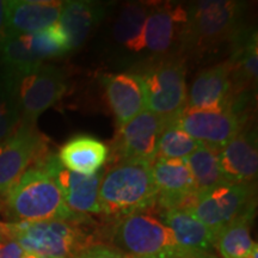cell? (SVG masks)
<instances>
[{
	"instance_id": "cell-1",
	"label": "cell",
	"mask_w": 258,
	"mask_h": 258,
	"mask_svg": "<svg viewBox=\"0 0 258 258\" xmlns=\"http://www.w3.org/2000/svg\"><path fill=\"white\" fill-rule=\"evenodd\" d=\"M246 4L233 0H205L186 6L179 56L199 59L231 46L245 29ZM186 61V60H185Z\"/></svg>"
},
{
	"instance_id": "cell-2",
	"label": "cell",
	"mask_w": 258,
	"mask_h": 258,
	"mask_svg": "<svg viewBox=\"0 0 258 258\" xmlns=\"http://www.w3.org/2000/svg\"><path fill=\"white\" fill-rule=\"evenodd\" d=\"M151 166L144 161H117L104 170L98 191L102 214L118 220L153 208L158 190Z\"/></svg>"
},
{
	"instance_id": "cell-3",
	"label": "cell",
	"mask_w": 258,
	"mask_h": 258,
	"mask_svg": "<svg viewBox=\"0 0 258 258\" xmlns=\"http://www.w3.org/2000/svg\"><path fill=\"white\" fill-rule=\"evenodd\" d=\"M5 195L10 214L17 221L86 219L67 207L55 180L37 164H32Z\"/></svg>"
},
{
	"instance_id": "cell-4",
	"label": "cell",
	"mask_w": 258,
	"mask_h": 258,
	"mask_svg": "<svg viewBox=\"0 0 258 258\" xmlns=\"http://www.w3.org/2000/svg\"><path fill=\"white\" fill-rule=\"evenodd\" d=\"M116 249L140 258H218L185 249L159 217L140 212L118 219L114 230Z\"/></svg>"
},
{
	"instance_id": "cell-5",
	"label": "cell",
	"mask_w": 258,
	"mask_h": 258,
	"mask_svg": "<svg viewBox=\"0 0 258 258\" xmlns=\"http://www.w3.org/2000/svg\"><path fill=\"white\" fill-rule=\"evenodd\" d=\"M84 221L43 220L6 224L9 237L21 245L25 253L47 258H76L93 246L92 235Z\"/></svg>"
},
{
	"instance_id": "cell-6",
	"label": "cell",
	"mask_w": 258,
	"mask_h": 258,
	"mask_svg": "<svg viewBox=\"0 0 258 258\" xmlns=\"http://www.w3.org/2000/svg\"><path fill=\"white\" fill-rule=\"evenodd\" d=\"M256 209L254 183L224 182L196 194L185 211L218 234L230 222L246 212Z\"/></svg>"
},
{
	"instance_id": "cell-7",
	"label": "cell",
	"mask_w": 258,
	"mask_h": 258,
	"mask_svg": "<svg viewBox=\"0 0 258 258\" xmlns=\"http://www.w3.org/2000/svg\"><path fill=\"white\" fill-rule=\"evenodd\" d=\"M186 61L180 56L157 59L140 74L148 111L171 120L186 106Z\"/></svg>"
},
{
	"instance_id": "cell-8",
	"label": "cell",
	"mask_w": 258,
	"mask_h": 258,
	"mask_svg": "<svg viewBox=\"0 0 258 258\" xmlns=\"http://www.w3.org/2000/svg\"><path fill=\"white\" fill-rule=\"evenodd\" d=\"M21 122L35 124L38 116L55 105L67 90L62 70L43 63L34 72L16 78Z\"/></svg>"
},
{
	"instance_id": "cell-9",
	"label": "cell",
	"mask_w": 258,
	"mask_h": 258,
	"mask_svg": "<svg viewBox=\"0 0 258 258\" xmlns=\"http://www.w3.org/2000/svg\"><path fill=\"white\" fill-rule=\"evenodd\" d=\"M34 164L40 165L53 177L62 194L63 201L71 211L82 217L89 214H102L99 206V184L104 167L92 176H84L64 169L57 154L47 152Z\"/></svg>"
},
{
	"instance_id": "cell-10",
	"label": "cell",
	"mask_w": 258,
	"mask_h": 258,
	"mask_svg": "<svg viewBox=\"0 0 258 258\" xmlns=\"http://www.w3.org/2000/svg\"><path fill=\"white\" fill-rule=\"evenodd\" d=\"M167 120L147 109L132 121L118 128L114 145L112 160L144 161L153 164L158 156V144Z\"/></svg>"
},
{
	"instance_id": "cell-11",
	"label": "cell",
	"mask_w": 258,
	"mask_h": 258,
	"mask_svg": "<svg viewBox=\"0 0 258 258\" xmlns=\"http://www.w3.org/2000/svg\"><path fill=\"white\" fill-rule=\"evenodd\" d=\"M171 120L201 145L218 151L244 128L243 115L231 108L200 110L185 106Z\"/></svg>"
},
{
	"instance_id": "cell-12",
	"label": "cell",
	"mask_w": 258,
	"mask_h": 258,
	"mask_svg": "<svg viewBox=\"0 0 258 258\" xmlns=\"http://www.w3.org/2000/svg\"><path fill=\"white\" fill-rule=\"evenodd\" d=\"M46 153L43 135L35 124L21 122L17 131L0 143V195H5L19 177Z\"/></svg>"
},
{
	"instance_id": "cell-13",
	"label": "cell",
	"mask_w": 258,
	"mask_h": 258,
	"mask_svg": "<svg viewBox=\"0 0 258 258\" xmlns=\"http://www.w3.org/2000/svg\"><path fill=\"white\" fill-rule=\"evenodd\" d=\"M186 5L151 6L144 30V47L157 59L179 56Z\"/></svg>"
},
{
	"instance_id": "cell-14",
	"label": "cell",
	"mask_w": 258,
	"mask_h": 258,
	"mask_svg": "<svg viewBox=\"0 0 258 258\" xmlns=\"http://www.w3.org/2000/svg\"><path fill=\"white\" fill-rule=\"evenodd\" d=\"M151 170L158 190L156 206L160 211L188 207L198 188L185 160L157 158Z\"/></svg>"
},
{
	"instance_id": "cell-15",
	"label": "cell",
	"mask_w": 258,
	"mask_h": 258,
	"mask_svg": "<svg viewBox=\"0 0 258 258\" xmlns=\"http://www.w3.org/2000/svg\"><path fill=\"white\" fill-rule=\"evenodd\" d=\"M238 103L227 61L203 70L192 82L186 106L200 110L234 109Z\"/></svg>"
},
{
	"instance_id": "cell-16",
	"label": "cell",
	"mask_w": 258,
	"mask_h": 258,
	"mask_svg": "<svg viewBox=\"0 0 258 258\" xmlns=\"http://www.w3.org/2000/svg\"><path fill=\"white\" fill-rule=\"evenodd\" d=\"M222 176L230 183H254L258 172L256 132L241 129L219 150Z\"/></svg>"
},
{
	"instance_id": "cell-17",
	"label": "cell",
	"mask_w": 258,
	"mask_h": 258,
	"mask_svg": "<svg viewBox=\"0 0 258 258\" xmlns=\"http://www.w3.org/2000/svg\"><path fill=\"white\" fill-rule=\"evenodd\" d=\"M64 2L10 0L6 2L9 36L35 34L57 23Z\"/></svg>"
},
{
	"instance_id": "cell-18",
	"label": "cell",
	"mask_w": 258,
	"mask_h": 258,
	"mask_svg": "<svg viewBox=\"0 0 258 258\" xmlns=\"http://www.w3.org/2000/svg\"><path fill=\"white\" fill-rule=\"evenodd\" d=\"M104 86L118 128L146 110L144 83L139 73L111 74L104 79Z\"/></svg>"
},
{
	"instance_id": "cell-19",
	"label": "cell",
	"mask_w": 258,
	"mask_h": 258,
	"mask_svg": "<svg viewBox=\"0 0 258 258\" xmlns=\"http://www.w3.org/2000/svg\"><path fill=\"white\" fill-rule=\"evenodd\" d=\"M105 15L106 6L101 3L86 0L64 2L57 24L67 38L70 50L77 49L84 44Z\"/></svg>"
},
{
	"instance_id": "cell-20",
	"label": "cell",
	"mask_w": 258,
	"mask_h": 258,
	"mask_svg": "<svg viewBox=\"0 0 258 258\" xmlns=\"http://www.w3.org/2000/svg\"><path fill=\"white\" fill-rule=\"evenodd\" d=\"M57 158L64 169L79 175L92 176L108 161L109 147L91 135H78L61 146Z\"/></svg>"
},
{
	"instance_id": "cell-21",
	"label": "cell",
	"mask_w": 258,
	"mask_h": 258,
	"mask_svg": "<svg viewBox=\"0 0 258 258\" xmlns=\"http://www.w3.org/2000/svg\"><path fill=\"white\" fill-rule=\"evenodd\" d=\"M158 217L170 228L176 240L183 247L213 254L217 235L188 211L180 208L164 209L160 211Z\"/></svg>"
},
{
	"instance_id": "cell-22",
	"label": "cell",
	"mask_w": 258,
	"mask_h": 258,
	"mask_svg": "<svg viewBox=\"0 0 258 258\" xmlns=\"http://www.w3.org/2000/svg\"><path fill=\"white\" fill-rule=\"evenodd\" d=\"M233 53L230 64L231 79L234 93H244L245 90L253 89L257 82V34L252 28H246L232 44Z\"/></svg>"
},
{
	"instance_id": "cell-23",
	"label": "cell",
	"mask_w": 258,
	"mask_h": 258,
	"mask_svg": "<svg viewBox=\"0 0 258 258\" xmlns=\"http://www.w3.org/2000/svg\"><path fill=\"white\" fill-rule=\"evenodd\" d=\"M151 6L143 3H131L121 9L112 27L115 43L131 54L145 50V22Z\"/></svg>"
},
{
	"instance_id": "cell-24",
	"label": "cell",
	"mask_w": 258,
	"mask_h": 258,
	"mask_svg": "<svg viewBox=\"0 0 258 258\" xmlns=\"http://www.w3.org/2000/svg\"><path fill=\"white\" fill-rule=\"evenodd\" d=\"M254 209L234 219L217 237L215 250L222 258H247L256 246L251 238Z\"/></svg>"
},
{
	"instance_id": "cell-25",
	"label": "cell",
	"mask_w": 258,
	"mask_h": 258,
	"mask_svg": "<svg viewBox=\"0 0 258 258\" xmlns=\"http://www.w3.org/2000/svg\"><path fill=\"white\" fill-rule=\"evenodd\" d=\"M184 160L195 180L198 192L226 182L219 161V151L215 148L201 145Z\"/></svg>"
},
{
	"instance_id": "cell-26",
	"label": "cell",
	"mask_w": 258,
	"mask_h": 258,
	"mask_svg": "<svg viewBox=\"0 0 258 258\" xmlns=\"http://www.w3.org/2000/svg\"><path fill=\"white\" fill-rule=\"evenodd\" d=\"M21 124L16 77L0 70V143L17 131Z\"/></svg>"
},
{
	"instance_id": "cell-27",
	"label": "cell",
	"mask_w": 258,
	"mask_h": 258,
	"mask_svg": "<svg viewBox=\"0 0 258 258\" xmlns=\"http://www.w3.org/2000/svg\"><path fill=\"white\" fill-rule=\"evenodd\" d=\"M201 146L172 120H167L158 144L157 158L164 159H186Z\"/></svg>"
},
{
	"instance_id": "cell-28",
	"label": "cell",
	"mask_w": 258,
	"mask_h": 258,
	"mask_svg": "<svg viewBox=\"0 0 258 258\" xmlns=\"http://www.w3.org/2000/svg\"><path fill=\"white\" fill-rule=\"evenodd\" d=\"M76 258H128L125 254L116 247L106 246V245H93Z\"/></svg>"
},
{
	"instance_id": "cell-29",
	"label": "cell",
	"mask_w": 258,
	"mask_h": 258,
	"mask_svg": "<svg viewBox=\"0 0 258 258\" xmlns=\"http://www.w3.org/2000/svg\"><path fill=\"white\" fill-rule=\"evenodd\" d=\"M24 253L21 245L12 238L0 240V258H22Z\"/></svg>"
},
{
	"instance_id": "cell-30",
	"label": "cell",
	"mask_w": 258,
	"mask_h": 258,
	"mask_svg": "<svg viewBox=\"0 0 258 258\" xmlns=\"http://www.w3.org/2000/svg\"><path fill=\"white\" fill-rule=\"evenodd\" d=\"M9 37L8 23H6V2L0 0V43Z\"/></svg>"
},
{
	"instance_id": "cell-31",
	"label": "cell",
	"mask_w": 258,
	"mask_h": 258,
	"mask_svg": "<svg viewBox=\"0 0 258 258\" xmlns=\"http://www.w3.org/2000/svg\"><path fill=\"white\" fill-rule=\"evenodd\" d=\"M5 238H10L8 233V227H6V224L0 221V240L5 239Z\"/></svg>"
},
{
	"instance_id": "cell-32",
	"label": "cell",
	"mask_w": 258,
	"mask_h": 258,
	"mask_svg": "<svg viewBox=\"0 0 258 258\" xmlns=\"http://www.w3.org/2000/svg\"><path fill=\"white\" fill-rule=\"evenodd\" d=\"M22 258H47V257L40 256V254H35V253H24V256Z\"/></svg>"
},
{
	"instance_id": "cell-33",
	"label": "cell",
	"mask_w": 258,
	"mask_h": 258,
	"mask_svg": "<svg viewBox=\"0 0 258 258\" xmlns=\"http://www.w3.org/2000/svg\"><path fill=\"white\" fill-rule=\"evenodd\" d=\"M128 258H140V257H133V256H128Z\"/></svg>"
},
{
	"instance_id": "cell-34",
	"label": "cell",
	"mask_w": 258,
	"mask_h": 258,
	"mask_svg": "<svg viewBox=\"0 0 258 258\" xmlns=\"http://www.w3.org/2000/svg\"><path fill=\"white\" fill-rule=\"evenodd\" d=\"M247 258H249V257H247Z\"/></svg>"
}]
</instances>
